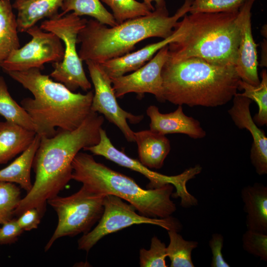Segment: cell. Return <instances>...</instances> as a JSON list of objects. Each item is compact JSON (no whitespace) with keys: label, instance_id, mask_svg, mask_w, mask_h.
<instances>
[{"label":"cell","instance_id":"6da1fadb","mask_svg":"<svg viewBox=\"0 0 267 267\" xmlns=\"http://www.w3.org/2000/svg\"><path fill=\"white\" fill-rule=\"evenodd\" d=\"M104 121L102 115L92 111L76 129L59 130L52 137H41L32 165L35 182L22 198L14 215L35 208L43 216L47 201L58 195L72 179V162L76 155L81 149L99 143Z\"/></svg>","mask_w":267,"mask_h":267},{"label":"cell","instance_id":"7a4b0ae2","mask_svg":"<svg viewBox=\"0 0 267 267\" xmlns=\"http://www.w3.org/2000/svg\"><path fill=\"white\" fill-rule=\"evenodd\" d=\"M192 2L184 0L175 14L169 16L166 1L160 0L149 14L110 28L95 19L87 20L77 37V43L81 44L78 52L80 59L101 63L129 53L143 40L168 38L178 20L189 12Z\"/></svg>","mask_w":267,"mask_h":267},{"label":"cell","instance_id":"3957f363","mask_svg":"<svg viewBox=\"0 0 267 267\" xmlns=\"http://www.w3.org/2000/svg\"><path fill=\"white\" fill-rule=\"evenodd\" d=\"M38 68L6 73L29 90L34 98L23 99L21 106L30 116L41 137H51L60 130L78 128L92 112V91L74 93L52 81Z\"/></svg>","mask_w":267,"mask_h":267},{"label":"cell","instance_id":"277c9868","mask_svg":"<svg viewBox=\"0 0 267 267\" xmlns=\"http://www.w3.org/2000/svg\"><path fill=\"white\" fill-rule=\"evenodd\" d=\"M161 76L165 101L190 107L226 104L237 93L240 80L233 65H216L194 57L168 58Z\"/></svg>","mask_w":267,"mask_h":267},{"label":"cell","instance_id":"5b68a950","mask_svg":"<svg viewBox=\"0 0 267 267\" xmlns=\"http://www.w3.org/2000/svg\"><path fill=\"white\" fill-rule=\"evenodd\" d=\"M184 32L168 44V58L198 57L212 64L234 66L240 40L238 11L185 14Z\"/></svg>","mask_w":267,"mask_h":267},{"label":"cell","instance_id":"8992f818","mask_svg":"<svg viewBox=\"0 0 267 267\" xmlns=\"http://www.w3.org/2000/svg\"><path fill=\"white\" fill-rule=\"evenodd\" d=\"M72 179L89 191L99 195H112L128 202L138 213L151 218H165L177 210L171 197L174 186L145 189L131 178L97 162L93 156L79 152L72 162Z\"/></svg>","mask_w":267,"mask_h":267},{"label":"cell","instance_id":"52a82bcc","mask_svg":"<svg viewBox=\"0 0 267 267\" xmlns=\"http://www.w3.org/2000/svg\"><path fill=\"white\" fill-rule=\"evenodd\" d=\"M58 14L42 22L40 27L44 31L56 35L65 47L62 60L53 63L54 70L49 76L71 91L79 88L87 91L91 89V84L85 74L76 48L78 35L87 20L73 12L62 16Z\"/></svg>","mask_w":267,"mask_h":267},{"label":"cell","instance_id":"ba28073f","mask_svg":"<svg viewBox=\"0 0 267 267\" xmlns=\"http://www.w3.org/2000/svg\"><path fill=\"white\" fill-rule=\"evenodd\" d=\"M104 196L91 192L82 186L79 191L70 196L57 195L49 199L47 203L56 212L58 223L45 246V251L59 238L89 232L102 215Z\"/></svg>","mask_w":267,"mask_h":267},{"label":"cell","instance_id":"9c48e42d","mask_svg":"<svg viewBox=\"0 0 267 267\" xmlns=\"http://www.w3.org/2000/svg\"><path fill=\"white\" fill-rule=\"evenodd\" d=\"M100 139L98 144L85 147L84 150L89 151L94 155L102 156L121 166L143 175L149 181L147 185L148 189L159 188L167 184H172L176 191L173 193L172 197L174 198H180V205L184 208L198 205V200L188 192L186 184L189 180L201 173L202 168L200 165H196L190 167L178 175L169 176L163 175L150 170L139 161L128 156L116 148L102 128L100 130Z\"/></svg>","mask_w":267,"mask_h":267},{"label":"cell","instance_id":"30bf717a","mask_svg":"<svg viewBox=\"0 0 267 267\" xmlns=\"http://www.w3.org/2000/svg\"><path fill=\"white\" fill-rule=\"evenodd\" d=\"M103 207L102 215L97 225L78 240V249L88 252L105 236L134 224H151L168 231L179 232L182 229V224L178 219L172 216L165 218L147 217L137 214L133 205L114 195H105Z\"/></svg>","mask_w":267,"mask_h":267},{"label":"cell","instance_id":"8fae6325","mask_svg":"<svg viewBox=\"0 0 267 267\" xmlns=\"http://www.w3.org/2000/svg\"><path fill=\"white\" fill-rule=\"evenodd\" d=\"M31 40L21 48L13 50L1 65L5 72L22 71L32 68L42 69L45 63L58 62L64 56L61 40L54 34L34 25L26 31Z\"/></svg>","mask_w":267,"mask_h":267},{"label":"cell","instance_id":"7c38bea8","mask_svg":"<svg viewBox=\"0 0 267 267\" xmlns=\"http://www.w3.org/2000/svg\"><path fill=\"white\" fill-rule=\"evenodd\" d=\"M85 62L94 88L91 111L103 114L119 129L128 141L134 142V132L127 120L131 124H137L141 121L143 116L134 115L123 110L117 101L111 79L101 65L91 60Z\"/></svg>","mask_w":267,"mask_h":267},{"label":"cell","instance_id":"4fadbf2b","mask_svg":"<svg viewBox=\"0 0 267 267\" xmlns=\"http://www.w3.org/2000/svg\"><path fill=\"white\" fill-rule=\"evenodd\" d=\"M168 45L160 49L149 62L131 74L110 78L117 98L128 93L139 95L149 93L161 102L165 101L161 71L168 58Z\"/></svg>","mask_w":267,"mask_h":267},{"label":"cell","instance_id":"5bb4252c","mask_svg":"<svg viewBox=\"0 0 267 267\" xmlns=\"http://www.w3.org/2000/svg\"><path fill=\"white\" fill-rule=\"evenodd\" d=\"M256 0H245L238 11L240 40L238 47L235 70L240 79L257 86L260 83L258 72L257 47L252 32L251 9Z\"/></svg>","mask_w":267,"mask_h":267},{"label":"cell","instance_id":"9a60e30c","mask_svg":"<svg viewBox=\"0 0 267 267\" xmlns=\"http://www.w3.org/2000/svg\"><path fill=\"white\" fill-rule=\"evenodd\" d=\"M229 115L235 125L240 129H246L251 133L253 143L250 151L251 163L260 176L267 174V137L254 122L250 110L252 100L236 93Z\"/></svg>","mask_w":267,"mask_h":267},{"label":"cell","instance_id":"2e32d148","mask_svg":"<svg viewBox=\"0 0 267 267\" xmlns=\"http://www.w3.org/2000/svg\"><path fill=\"white\" fill-rule=\"evenodd\" d=\"M146 114L150 119V130L160 134H183L194 139L202 138L206 135L198 120L184 113L182 105L169 113H162L157 106L151 105Z\"/></svg>","mask_w":267,"mask_h":267},{"label":"cell","instance_id":"e0dca14e","mask_svg":"<svg viewBox=\"0 0 267 267\" xmlns=\"http://www.w3.org/2000/svg\"><path fill=\"white\" fill-rule=\"evenodd\" d=\"M184 32L180 22H178L172 34L160 42L147 45L132 53L99 63L110 78L118 77L134 71L150 60L160 49L176 42Z\"/></svg>","mask_w":267,"mask_h":267},{"label":"cell","instance_id":"ac0fdd59","mask_svg":"<svg viewBox=\"0 0 267 267\" xmlns=\"http://www.w3.org/2000/svg\"><path fill=\"white\" fill-rule=\"evenodd\" d=\"M247 229L267 234V186L256 182L241 191Z\"/></svg>","mask_w":267,"mask_h":267},{"label":"cell","instance_id":"d6986e66","mask_svg":"<svg viewBox=\"0 0 267 267\" xmlns=\"http://www.w3.org/2000/svg\"><path fill=\"white\" fill-rule=\"evenodd\" d=\"M134 135L139 161L148 168H161L171 150L168 138L151 130L134 132Z\"/></svg>","mask_w":267,"mask_h":267},{"label":"cell","instance_id":"ffe728a7","mask_svg":"<svg viewBox=\"0 0 267 267\" xmlns=\"http://www.w3.org/2000/svg\"><path fill=\"white\" fill-rule=\"evenodd\" d=\"M36 134L35 131L14 123L0 122V165L24 151Z\"/></svg>","mask_w":267,"mask_h":267},{"label":"cell","instance_id":"44dd1931","mask_svg":"<svg viewBox=\"0 0 267 267\" xmlns=\"http://www.w3.org/2000/svg\"><path fill=\"white\" fill-rule=\"evenodd\" d=\"M66 0H15L12 7L17 11L18 32H26L44 18L56 16Z\"/></svg>","mask_w":267,"mask_h":267},{"label":"cell","instance_id":"7402d4cb","mask_svg":"<svg viewBox=\"0 0 267 267\" xmlns=\"http://www.w3.org/2000/svg\"><path fill=\"white\" fill-rule=\"evenodd\" d=\"M38 134L29 146L8 166L0 170V181L18 184L27 193L31 189V170L33 159L40 144Z\"/></svg>","mask_w":267,"mask_h":267},{"label":"cell","instance_id":"603a6c76","mask_svg":"<svg viewBox=\"0 0 267 267\" xmlns=\"http://www.w3.org/2000/svg\"><path fill=\"white\" fill-rule=\"evenodd\" d=\"M9 0H0V70L11 53L20 47L16 17Z\"/></svg>","mask_w":267,"mask_h":267},{"label":"cell","instance_id":"cb8c5ba5","mask_svg":"<svg viewBox=\"0 0 267 267\" xmlns=\"http://www.w3.org/2000/svg\"><path fill=\"white\" fill-rule=\"evenodd\" d=\"M59 16L73 11L77 16L88 15L101 24L113 27L118 25L112 14L103 5L100 0H66L61 7Z\"/></svg>","mask_w":267,"mask_h":267},{"label":"cell","instance_id":"d4e9b609","mask_svg":"<svg viewBox=\"0 0 267 267\" xmlns=\"http://www.w3.org/2000/svg\"><path fill=\"white\" fill-rule=\"evenodd\" d=\"M169 244L166 247L167 257L171 261V267H194L191 254L192 251L198 246L196 241L184 240L178 232L168 231Z\"/></svg>","mask_w":267,"mask_h":267},{"label":"cell","instance_id":"484cf974","mask_svg":"<svg viewBox=\"0 0 267 267\" xmlns=\"http://www.w3.org/2000/svg\"><path fill=\"white\" fill-rule=\"evenodd\" d=\"M0 115L6 121L35 131V126L26 111L11 97L4 78L0 76Z\"/></svg>","mask_w":267,"mask_h":267},{"label":"cell","instance_id":"4316f807","mask_svg":"<svg viewBox=\"0 0 267 267\" xmlns=\"http://www.w3.org/2000/svg\"><path fill=\"white\" fill-rule=\"evenodd\" d=\"M261 81L257 86L248 84L241 80L238 83V89L244 90L239 93L255 101L258 106V112L255 115L254 121L259 126L267 124V73L263 70L261 73Z\"/></svg>","mask_w":267,"mask_h":267},{"label":"cell","instance_id":"83f0119b","mask_svg":"<svg viewBox=\"0 0 267 267\" xmlns=\"http://www.w3.org/2000/svg\"><path fill=\"white\" fill-rule=\"evenodd\" d=\"M112 10V15L118 24L124 21L146 15L154 9L152 5L136 0H101Z\"/></svg>","mask_w":267,"mask_h":267},{"label":"cell","instance_id":"f1b7e54d","mask_svg":"<svg viewBox=\"0 0 267 267\" xmlns=\"http://www.w3.org/2000/svg\"><path fill=\"white\" fill-rule=\"evenodd\" d=\"M21 199L15 183L0 181V224L12 218Z\"/></svg>","mask_w":267,"mask_h":267},{"label":"cell","instance_id":"f546056e","mask_svg":"<svg viewBox=\"0 0 267 267\" xmlns=\"http://www.w3.org/2000/svg\"><path fill=\"white\" fill-rule=\"evenodd\" d=\"M245 0H192L190 13L234 12L239 11Z\"/></svg>","mask_w":267,"mask_h":267},{"label":"cell","instance_id":"4dcf8cb0","mask_svg":"<svg viewBox=\"0 0 267 267\" xmlns=\"http://www.w3.org/2000/svg\"><path fill=\"white\" fill-rule=\"evenodd\" d=\"M166 246L157 236L151 240L150 247L139 251V265L141 267H167Z\"/></svg>","mask_w":267,"mask_h":267},{"label":"cell","instance_id":"1f68e13d","mask_svg":"<svg viewBox=\"0 0 267 267\" xmlns=\"http://www.w3.org/2000/svg\"><path fill=\"white\" fill-rule=\"evenodd\" d=\"M242 240L244 251L262 261H267V234L247 229Z\"/></svg>","mask_w":267,"mask_h":267},{"label":"cell","instance_id":"d6a6232c","mask_svg":"<svg viewBox=\"0 0 267 267\" xmlns=\"http://www.w3.org/2000/svg\"><path fill=\"white\" fill-rule=\"evenodd\" d=\"M223 236L220 233H213L209 241V246L212 254V267H229L230 265L224 259L222 249L223 246Z\"/></svg>","mask_w":267,"mask_h":267},{"label":"cell","instance_id":"836d02e7","mask_svg":"<svg viewBox=\"0 0 267 267\" xmlns=\"http://www.w3.org/2000/svg\"><path fill=\"white\" fill-rule=\"evenodd\" d=\"M2 224L0 227V244L14 243L24 231L15 219L12 218Z\"/></svg>","mask_w":267,"mask_h":267},{"label":"cell","instance_id":"e575fe53","mask_svg":"<svg viewBox=\"0 0 267 267\" xmlns=\"http://www.w3.org/2000/svg\"><path fill=\"white\" fill-rule=\"evenodd\" d=\"M18 217L17 222L24 231L37 228L43 217L39 211L35 208L27 209Z\"/></svg>","mask_w":267,"mask_h":267},{"label":"cell","instance_id":"d590c367","mask_svg":"<svg viewBox=\"0 0 267 267\" xmlns=\"http://www.w3.org/2000/svg\"><path fill=\"white\" fill-rule=\"evenodd\" d=\"M160 0H143V2H145L147 4L152 5V2L155 1V2Z\"/></svg>","mask_w":267,"mask_h":267}]
</instances>
